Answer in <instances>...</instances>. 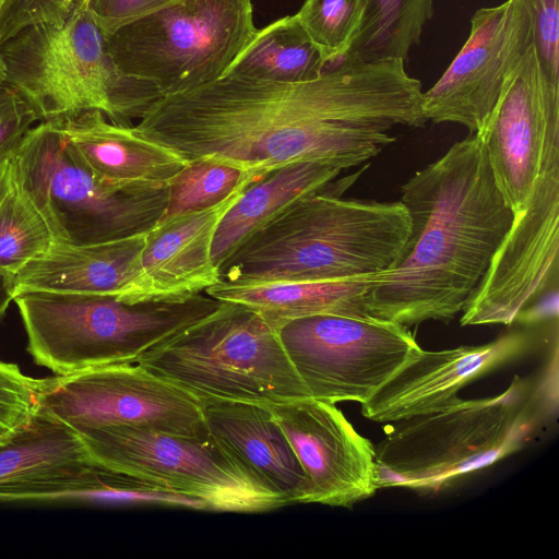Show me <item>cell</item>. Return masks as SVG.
Returning <instances> with one entry per match:
<instances>
[{"instance_id":"obj_10","label":"cell","mask_w":559,"mask_h":559,"mask_svg":"<svg viewBox=\"0 0 559 559\" xmlns=\"http://www.w3.org/2000/svg\"><path fill=\"white\" fill-rule=\"evenodd\" d=\"M78 435L93 463L198 500L206 510L251 513L286 507L212 436L195 438L138 427Z\"/></svg>"},{"instance_id":"obj_31","label":"cell","mask_w":559,"mask_h":559,"mask_svg":"<svg viewBox=\"0 0 559 559\" xmlns=\"http://www.w3.org/2000/svg\"><path fill=\"white\" fill-rule=\"evenodd\" d=\"M41 379L25 376L17 365L0 360V441L24 426L39 408Z\"/></svg>"},{"instance_id":"obj_20","label":"cell","mask_w":559,"mask_h":559,"mask_svg":"<svg viewBox=\"0 0 559 559\" xmlns=\"http://www.w3.org/2000/svg\"><path fill=\"white\" fill-rule=\"evenodd\" d=\"M243 189L209 209L159 222L146 234L142 252V300L203 293L219 281L211 258L213 237L219 221Z\"/></svg>"},{"instance_id":"obj_32","label":"cell","mask_w":559,"mask_h":559,"mask_svg":"<svg viewBox=\"0 0 559 559\" xmlns=\"http://www.w3.org/2000/svg\"><path fill=\"white\" fill-rule=\"evenodd\" d=\"M76 0H4L0 11V44L25 27L60 23Z\"/></svg>"},{"instance_id":"obj_12","label":"cell","mask_w":559,"mask_h":559,"mask_svg":"<svg viewBox=\"0 0 559 559\" xmlns=\"http://www.w3.org/2000/svg\"><path fill=\"white\" fill-rule=\"evenodd\" d=\"M39 408L76 433L138 427L207 438L199 400L138 364L91 368L41 379Z\"/></svg>"},{"instance_id":"obj_15","label":"cell","mask_w":559,"mask_h":559,"mask_svg":"<svg viewBox=\"0 0 559 559\" xmlns=\"http://www.w3.org/2000/svg\"><path fill=\"white\" fill-rule=\"evenodd\" d=\"M533 43V17L526 0H506L478 9L457 55L440 79L423 92L426 121L459 123L477 133L508 75Z\"/></svg>"},{"instance_id":"obj_11","label":"cell","mask_w":559,"mask_h":559,"mask_svg":"<svg viewBox=\"0 0 559 559\" xmlns=\"http://www.w3.org/2000/svg\"><path fill=\"white\" fill-rule=\"evenodd\" d=\"M277 333L310 397L331 403H365L421 348L407 326L372 317H302Z\"/></svg>"},{"instance_id":"obj_4","label":"cell","mask_w":559,"mask_h":559,"mask_svg":"<svg viewBox=\"0 0 559 559\" xmlns=\"http://www.w3.org/2000/svg\"><path fill=\"white\" fill-rule=\"evenodd\" d=\"M544 413L542 391L515 376L490 397H457L441 409L397 421L374 448L378 489L438 491L518 452Z\"/></svg>"},{"instance_id":"obj_34","label":"cell","mask_w":559,"mask_h":559,"mask_svg":"<svg viewBox=\"0 0 559 559\" xmlns=\"http://www.w3.org/2000/svg\"><path fill=\"white\" fill-rule=\"evenodd\" d=\"M534 25V46L544 72L559 84V0H526Z\"/></svg>"},{"instance_id":"obj_39","label":"cell","mask_w":559,"mask_h":559,"mask_svg":"<svg viewBox=\"0 0 559 559\" xmlns=\"http://www.w3.org/2000/svg\"><path fill=\"white\" fill-rule=\"evenodd\" d=\"M3 2H4V0H0V11H1Z\"/></svg>"},{"instance_id":"obj_33","label":"cell","mask_w":559,"mask_h":559,"mask_svg":"<svg viewBox=\"0 0 559 559\" xmlns=\"http://www.w3.org/2000/svg\"><path fill=\"white\" fill-rule=\"evenodd\" d=\"M39 117L11 86H0V163L12 158Z\"/></svg>"},{"instance_id":"obj_30","label":"cell","mask_w":559,"mask_h":559,"mask_svg":"<svg viewBox=\"0 0 559 559\" xmlns=\"http://www.w3.org/2000/svg\"><path fill=\"white\" fill-rule=\"evenodd\" d=\"M366 0H305L296 13L325 64L348 52L360 29Z\"/></svg>"},{"instance_id":"obj_25","label":"cell","mask_w":559,"mask_h":559,"mask_svg":"<svg viewBox=\"0 0 559 559\" xmlns=\"http://www.w3.org/2000/svg\"><path fill=\"white\" fill-rule=\"evenodd\" d=\"M0 502L154 503L206 510L198 500L95 463L70 475L0 490Z\"/></svg>"},{"instance_id":"obj_21","label":"cell","mask_w":559,"mask_h":559,"mask_svg":"<svg viewBox=\"0 0 559 559\" xmlns=\"http://www.w3.org/2000/svg\"><path fill=\"white\" fill-rule=\"evenodd\" d=\"M97 177L114 185H168L187 165L174 151L117 124L102 111L51 122Z\"/></svg>"},{"instance_id":"obj_29","label":"cell","mask_w":559,"mask_h":559,"mask_svg":"<svg viewBox=\"0 0 559 559\" xmlns=\"http://www.w3.org/2000/svg\"><path fill=\"white\" fill-rule=\"evenodd\" d=\"M252 181L242 169L212 157L188 162L168 183V203L159 222L216 205Z\"/></svg>"},{"instance_id":"obj_3","label":"cell","mask_w":559,"mask_h":559,"mask_svg":"<svg viewBox=\"0 0 559 559\" xmlns=\"http://www.w3.org/2000/svg\"><path fill=\"white\" fill-rule=\"evenodd\" d=\"M366 167L296 200L249 235L218 266L219 282L325 281L391 270L409 235L404 204L341 197Z\"/></svg>"},{"instance_id":"obj_17","label":"cell","mask_w":559,"mask_h":559,"mask_svg":"<svg viewBox=\"0 0 559 559\" xmlns=\"http://www.w3.org/2000/svg\"><path fill=\"white\" fill-rule=\"evenodd\" d=\"M532 341L530 333L512 331L477 346L420 348L361 404V414L377 423H397L437 412L471 382L524 354Z\"/></svg>"},{"instance_id":"obj_23","label":"cell","mask_w":559,"mask_h":559,"mask_svg":"<svg viewBox=\"0 0 559 559\" xmlns=\"http://www.w3.org/2000/svg\"><path fill=\"white\" fill-rule=\"evenodd\" d=\"M342 170L328 163L298 162L250 182L217 225L211 249L215 267L249 235L296 200L328 186Z\"/></svg>"},{"instance_id":"obj_26","label":"cell","mask_w":559,"mask_h":559,"mask_svg":"<svg viewBox=\"0 0 559 559\" xmlns=\"http://www.w3.org/2000/svg\"><path fill=\"white\" fill-rule=\"evenodd\" d=\"M325 67L321 53L294 14L258 29L226 74L298 83L319 78Z\"/></svg>"},{"instance_id":"obj_18","label":"cell","mask_w":559,"mask_h":559,"mask_svg":"<svg viewBox=\"0 0 559 559\" xmlns=\"http://www.w3.org/2000/svg\"><path fill=\"white\" fill-rule=\"evenodd\" d=\"M205 427L221 445L285 506L309 503L310 484L269 405L199 399Z\"/></svg>"},{"instance_id":"obj_6","label":"cell","mask_w":559,"mask_h":559,"mask_svg":"<svg viewBox=\"0 0 559 559\" xmlns=\"http://www.w3.org/2000/svg\"><path fill=\"white\" fill-rule=\"evenodd\" d=\"M0 55L4 84L44 122L98 110L117 124L130 126L159 97L153 85L121 74L82 0L64 21L25 27L2 41Z\"/></svg>"},{"instance_id":"obj_35","label":"cell","mask_w":559,"mask_h":559,"mask_svg":"<svg viewBox=\"0 0 559 559\" xmlns=\"http://www.w3.org/2000/svg\"><path fill=\"white\" fill-rule=\"evenodd\" d=\"M178 0H88L87 7L105 36L118 27Z\"/></svg>"},{"instance_id":"obj_24","label":"cell","mask_w":559,"mask_h":559,"mask_svg":"<svg viewBox=\"0 0 559 559\" xmlns=\"http://www.w3.org/2000/svg\"><path fill=\"white\" fill-rule=\"evenodd\" d=\"M93 463L79 435L38 408L0 441V490L76 473Z\"/></svg>"},{"instance_id":"obj_28","label":"cell","mask_w":559,"mask_h":559,"mask_svg":"<svg viewBox=\"0 0 559 559\" xmlns=\"http://www.w3.org/2000/svg\"><path fill=\"white\" fill-rule=\"evenodd\" d=\"M53 241L43 214L12 174L11 188L0 204V270L14 274Z\"/></svg>"},{"instance_id":"obj_19","label":"cell","mask_w":559,"mask_h":559,"mask_svg":"<svg viewBox=\"0 0 559 559\" xmlns=\"http://www.w3.org/2000/svg\"><path fill=\"white\" fill-rule=\"evenodd\" d=\"M146 234L93 245L53 241L48 250L13 274L14 294L46 290L115 295L129 302L143 301L142 252Z\"/></svg>"},{"instance_id":"obj_1","label":"cell","mask_w":559,"mask_h":559,"mask_svg":"<svg viewBox=\"0 0 559 559\" xmlns=\"http://www.w3.org/2000/svg\"><path fill=\"white\" fill-rule=\"evenodd\" d=\"M421 82L401 60L344 58L298 83L234 74L159 96L132 127L187 163L212 157L252 180L288 164L319 162L343 170L395 141V126L423 128Z\"/></svg>"},{"instance_id":"obj_14","label":"cell","mask_w":559,"mask_h":559,"mask_svg":"<svg viewBox=\"0 0 559 559\" xmlns=\"http://www.w3.org/2000/svg\"><path fill=\"white\" fill-rule=\"evenodd\" d=\"M476 134L514 216L523 210L540 174L559 163V84L544 72L534 43L508 75Z\"/></svg>"},{"instance_id":"obj_7","label":"cell","mask_w":559,"mask_h":559,"mask_svg":"<svg viewBox=\"0 0 559 559\" xmlns=\"http://www.w3.org/2000/svg\"><path fill=\"white\" fill-rule=\"evenodd\" d=\"M194 397L275 404L310 396L277 329L255 310L224 301L212 314L134 362Z\"/></svg>"},{"instance_id":"obj_16","label":"cell","mask_w":559,"mask_h":559,"mask_svg":"<svg viewBox=\"0 0 559 559\" xmlns=\"http://www.w3.org/2000/svg\"><path fill=\"white\" fill-rule=\"evenodd\" d=\"M269 406L308 477L309 502L349 508L378 490L374 445L335 403L308 396Z\"/></svg>"},{"instance_id":"obj_2","label":"cell","mask_w":559,"mask_h":559,"mask_svg":"<svg viewBox=\"0 0 559 559\" xmlns=\"http://www.w3.org/2000/svg\"><path fill=\"white\" fill-rule=\"evenodd\" d=\"M400 201L409 235L395 265L376 275L366 312L404 326L450 321L464 310L513 221L480 138L469 133L417 171Z\"/></svg>"},{"instance_id":"obj_37","label":"cell","mask_w":559,"mask_h":559,"mask_svg":"<svg viewBox=\"0 0 559 559\" xmlns=\"http://www.w3.org/2000/svg\"><path fill=\"white\" fill-rule=\"evenodd\" d=\"M12 185L11 160L0 163V204L8 194Z\"/></svg>"},{"instance_id":"obj_5","label":"cell","mask_w":559,"mask_h":559,"mask_svg":"<svg viewBox=\"0 0 559 559\" xmlns=\"http://www.w3.org/2000/svg\"><path fill=\"white\" fill-rule=\"evenodd\" d=\"M13 301L29 354L56 374L134 364L223 305L204 292L129 302L115 295L20 290Z\"/></svg>"},{"instance_id":"obj_9","label":"cell","mask_w":559,"mask_h":559,"mask_svg":"<svg viewBox=\"0 0 559 559\" xmlns=\"http://www.w3.org/2000/svg\"><path fill=\"white\" fill-rule=\"evenodd\" d=\"M257 31L251 0H178L105 37L121 74L166 96L225 75Z\"/></svg>"},{"instance_id":"obj_36","label":"cell","mask_w":559,"mask_h":559,"mask_svg":"<svg viewBox=\"0 0 559 559\" xmlns=\"http://www.w3.org/2000/svg\"><path fill=\"white\" fill-rule=\"evenodd\" d=\"M13 274L0 270V319L4 316L9 305L13 301Z\"/></svg>"},{"instance_id":"obj_27","label":"cell","mask_w":559,"mask_h":559,"mask_svg":"<svg viewBox=\"0 0 559 559\" xmlns=\"http://www.w3.org/2000/svg\"><path fill=\"white\" fill-rule=\"evenodd\" d=\"M432 14L433 0H366L360 29L344 58L405 62Z\"/></svg>"},{"instance_id":"obj_8","label":"cell","mask_w":559,"mask_h":559,"mask_svg":"<svg viewBox=\"0 0 559 559\" xmlns=\"http://www.w3.org/2000/svg\"><path fill=\"white\" fill-rule=\"evenodd\" d=\"M12 174L53 240L93 245L148 233L163 217L168 185H114L93 174L51 122H38L12 156Z\"/></svg>"},{"instance_id":"obj_13","label":"cell","mask_w":559,"mask_h":559,"mask_svg":"<svg viewBox=\"0 0 559 559\" xmlns=\"http://www.w3.org/2000/svg\"><path fill=\"white\" fill-rule=\"evenodd\" d=\"M559 163L545 169L462 311L461 324L511 325L558 293Z\"/></svg>"},{"instance_id":"obj_40","label":"cell","mask_w":559,"mask_h":559,"mask_svg":"<svg viewBox=\"0 0 559 559\" xmlns=\"http://www.w3.org/2000/svg\"><path fill=\"white\" fill-rule=\"evenodd\" d=\"M82 1H84V2H86V3L88 2V0H82Z\"/></svg>"},{"instance_id":"obj_22","label":"cell","mask_w":559,"mask_h":559,"mask_svg":"<svg viewBox=\"0 0 559 559\" xmlns=\"http://www.w3.org/2000/svg\"><path fill=\"white\" fill-rule=\"evenodd\" d=\"M377 274L254 285L218 281L204 293L221 301L245 305L277 329L289 320L316 314L369 317L365 298Z\"/></svg>"},{"instance_id":"obj_38","label":"cell","mask_w":559,"mask_h":559,"mask_svg":"<svg viewBox=\"0 0 559 559\" xmlns=\"http://www.w3.org/2000/svg\"><path fill=\"white\" fill-rule=\"evenodd\" d=\"M4 80H5V71H4L3 61H2V58L0 55V86L4 83Z\"/></svg>"}]
</instances>
